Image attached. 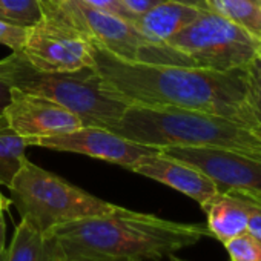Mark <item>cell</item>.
<instances>
[{
	"instance_id": "24",
	"label": "cell",
	"mask_w": 261,
	"mask_h": 261,
	"mask_svg": "<svg viewBox=\"0 0 261 261\" xmlns=\"http://www.w3.org/2000/svg\"><path fill=\"white\" fill-rule=\"evenodd\" d=\"M80 2L92 7V8H97V10H101V11H106L109 14H115V16H120L129 22H134V19L137 17L136 14L130 13L123 4L121 0H80Z\"/></svg>"
},
{
	"instance_id": "16",
	"label": "cell",
	"mask_w": 261,
	"mask_h": 261,
	"mask_svg": "<svg viewBox=\"0 0 261 261\" xmlns=\"http://www.w3.org/2000/svg\"><path fill=\"white\" fill-rule=\"evenodd\" d=\"M28 140L17 134L7 117L0 114V186L10 188L14 177L28 160Z\"/></svg>"
},
{
	"instance_id": "14",
	"label": "cell",
	"mask_w": 261,
	"mask_h": 261,
	"mask_svg": "<svg viewBox=\"0 0 261 261\" xmlns=\"http://www.w3.org/2000/svg\"><path fill=\"white\" fill-rule=\"evenodd\" d=\"M201 209L211 237L223 244L247 230V206L237 192H218Z\"/></svg>"
},
{
	"instance_id": "7",
	"label": "cell",
	"mask_w": 261,
	"mask_h": 261,
	"mask_svg": "<svg viewBox=\"0 0 261 261\" xmlns=\"http://www.w3.org/2000/svg\"><path fill=\"white\" fill-rule=\"evenodd\" d=\"M17 54L43 72H69L95 65L91 37L45 17L28 28L25 45Z\"/></svg>"
},
{
	"instance_id": "29",
	"label": "cell",
	"mask_w": 261,
	"mask_h": 261,
	"mask_svg": "<svg viewBox=\"0 0 261 261\" xmlns=\"http://www.w3.org/2000/svg\"><path fill=\"white\" fill-rule=\"evenodd\" d=\"M169 261H186V259L178 258V256H175V255H171V256H169Z\"/></svg>"
},
{
	"instance_id": "15",
	"label": "cell",
	"mask_w": 261,
	"mask_h": 261,
	"mask_svg": "<svg viewBox=\"0 0 261 261\" xmlns=\"http://www.w3.org/2000/svg\"><path fill=\"white\" fill-rule=\"evenodd\" d=\"M5 261H66L51 235L22 218L7 247Z\"/></svg>"
},
{
	"instance_id": "25",
	"label": "cell",
	"mask_w": 261,
	"mask_h": 261,
	"mask_svg": "<svg viewBox=\"0 0 261 261\" xmlns=\"http://www.w3.org/2000/svg\"><path fill=\"white\" fill-rule=\"evenodd\" d=\"M11 89H13V85L8 79L7 59H2L0 60V114H4L7 105L10 103Z\"/></svg>"
},
{
	"instance_id": "17",
	"label": "cell",
	"mask_w": 261,
	"mask_h": 261,
	"mask_svg": "<svg viewBox=\"0 0 261 261\" xmlns=\"http://www.w3.org/2000/svg\"><path fill=\"white\" fill-rule=\"evenodd\" d=\"M206 8L261 40V5L252 0H204Z\"/></svg>"
},
{
	"instance_id": "6",
	"label": "cell",
	"mask_w": 261,
	"mask_h": 261,
	"mask_svg": "<svg viewBox=\"0 0 261 261\" xmlns=\"http://www.w3.org/2000/svg\"><path fill=\"white\" fill-rule=\"evenodd\" d=\"M166 43L177 65L215 71L244 69L261 49V40L209 10Z\"/></svg>"
},
{
	"instance_id": "10",
	"label": "cell",
	"mask_w": 261,
	"mask_h": 261,
	"mask_svg": "<svg viewBox=\"0 0 261 261\" xmlns=\"http://www.w3.org/2000/svg\"><path fill=\"white\" fill-rule=\"evenodd\" d=\"M4 115L16 133L28 140L30 146L34 140L60 136L83 126L75 114L57 101L17 88L11 89Z\"/></svg>"
},
{
	"instance_id": "31",
	"label": "cell",
	"mask_w": 261,
	"mask_h": 261,
	"mask_svg": "<svg viewBox=\"0 0 261 261\" xmlns=\"http://www.w3.org/2000/svg\"><path fill=\"white\" fill-rule=\"evenodd\" d=\"M252 2H256V4H259V2H258V0H252ZM259 5H261V4H259Z\"/></svg>"
},
{
	"instance_id": "2",
	"label": "cell",
	"mask_w": 261,
	"mask_h": 261,
	"mask_svg": "<svg viewBox=\"0 0 261 261\" xmlns=\"http://www.w3.org/2000/svg\"><path fill=\"white\" fill-rule=\"evenodd\" d=\"M48 235L66 261H159L211 232L203 223H178L123 207L57 226Z\"/></svg>"
},
{
	"instance_id": "22",
	"label": "cell",
	"mask_w": 261,
	"mask_h": 261,
	"mask_svg": "<svg viewBox=\"0 0 261 261\" xmlns=\"http://www.w3.org/2000/svg\"><path fill=\"white\" fill-rule=\"evenodd\" d=\"M28 36V28L0 19V45L8 46L13 53H20Z\"/></svg>"
},
{
	"instance_id": "3",
	"label": "cell",
	"mask_w": 261,
	"mask_h": 261,
	"mask_svg": "<svg viewBox=\"0 0 261 261\" xmlns=\"http://www.w3.org/2000/svg\"><path fill=\"white\" fill-rule=\"evenodd\" d=\"M109 130L159 151L174 146H214L240 151L261 160L258 130L244 123L200 111L130 105Z\"/></svg>"
},
{
	"instance_id": "32",
	"label": "cell",
	"mask_w": 261,
	"mask_h": 261,
	"mask_svg": "<svg viewBox=\"0 0 261 261\" xmlns=\"http://www.w3.org/2000/svg\"><path fill=\"white\" fill-rule=\"evenodd\" d=\"M258 2H259V4H261V0H258Z\"/></svg>"
},
{
	"instance_id": "18",
	"label": "cell",
	"mask_w": 261,
	"mask_h": 261,
	"mask_svg": "<svg viewBox=\"0 0 261 261\" xmlns=\"http://www.w3.org/2000/svg\"><path fill=\"white\" fill-rule=\"evenodd\" d=\"M0 19L31 28L43 19L37 0H0Z\"/></svg>"
},
{
	"instance_id": "23",
	"label": "cell",
	"mask_w": 261,
	"mask_h": 261,
	"mask_svg": "<svg viewBox=\"0 0 261 261\" xmlns=\"http://www.w3.org/2000/svg\"><path fill=\"white\" fill-rule=\"evenodd\" d=\"M240 194L247 206V232L253 233L261 240V195H252L244 192Z\"/></svg>"
},
{
	"instance_id": "4",
	"label": "cell",
	"mask_w": 261,
	"mask_h": 261,
	"mask_svg": "<svg viewBox=\"0 0 261 261\" xmlns=\"http://www.w3.org/2000/svg\"><path fill=\"white\" fill-rule=\"evenodd\" d=\"M5 59L13 88L57 101L75 114L83 126L111 129L130 106L106 89L95 68H82L69 72H43L33 68L17 53H11Z\"/></svg>"
},
{
	"instance_id": "5",
	"label": "cell",
	"mask_w": 261,
	"mask_h": 261,
	"mask_svg": "<svg viewBox=\"0 0 261 261\" xmlns=\"http://www.w3.org/2000/svg\"><path fill=\"white\" fill-rule=\"evenodd\" d=\"M8 189L11 203L20 217L43 233L71 221L109 215L123 209L71 185L30 160L23 163Z\"/></svg>"
},
{
	"instance_id": "26",
	"label": "cell",
	"mask_w": 261,
	"mask_h": 261,
	"mask_svg": "<svg viewBox=\"0 0 261 261\" xmlns=\"http://www.w3.org/2000/svg\"><path fill=\"white\" fill-rule=\"evenodd\" d=\"M11 198L5 197L0 192V253H2L7 246H5V238H7V224H5V214L11 206Z\"/></svg>"
},
{
	"instance_id": "13",
	"label": "cell",
	"mask_w": 261,
	"mask_h": 261,
	"mask_svg": "<svg viewBox=\"0 0 261 261\" xmlns=\"http://www.w3.org/2000/svg\"><path fill=\"white\" fill-rule=\"evenodd\" d=\"M204 10L207 8L177 2V0H160L148 11L139 14L133 23L151 42L165 43L192 23Z\"/></svg>"
},
{
	"instance_id": "20",
	"label": "cell",
	"mask_w": 261,
	"mask_h": 261,
	"mask_svg": "<svg viewBox=\"0 0 261 261\" xmlns=\"http://www.w3.org/2000/svg\"><path fill=\"white\" fill-rule=\"evenodd\" d=\"M247 85V106L253 118L255 129L261 134V49L244 68Z\"/></svg>"
},
{
	"instance_id": "1",
	"label": "cell",
	"mask_w": 261,
	"mask_h": 261,
	"mask_svg": "<svg viewBox=\"0 0 261 261\" xmlns=\"http://www.w3.org/2000/svg\"><path fill=\"white\" fill-rule=\"evenodd\" d=\"M94 59V68L106 89L129 105L200 111L255 129L247 106L244 69L215 71L185 65L134 62L117 57L95 43Z\"/></svg>"
},
{
	"instance_id": "21",
	"label": "cell",
	"mask_w": 261,
	"mask_h": 261,
	"mask_svg": "<svg viewBox=\"0 0 261 261\" xmlns=\"http://www.w3.org/2000/svg\"><path fill=\"white\" fill-rule=\"evenodd\" d=\"M224 247L230 261H261V240L247 230L224 243Z\"/></svg>"
},
{
	"instance_id": "9",
	"label": "cell",
	"mask_w": 261,
	"mask_h": 261,
	"mask_svg": "<svg viewBox=\"0 0 261 261\" xmlns=\"http://www.w3.org/2000/svg\"><path fill=\"white\" fill-rule=\"evenodd\" d=\"M31 146L82 154L112 165H118L124 169H127L143 155L159 151L151 146L126 140L109 129L97 126H80L60 136L39 139L34 140Z\"/></svg>"
},
{
	"instance_id": "27",
	"label": "cell",
	"mask_w": 261,
	"mask_h": 261,
	"mask_svg": "<svg viewBox=\"0 0 261 261\" xmlns=\"http://www.w3.org/2000/svg\"><path fill=\"white\" fill-rule=\"evenodd\" d=\"M159 2L160 0H121V4L136 16L143 14L145 11H148L151 7H154Z\"/></svg>"
},
{
	"instance_id": "30",
	"label": "cell",
	"mask_w": 261,
	"mask_h": 261,
	"mask_svg": "<svg viewBox=\"0 0 261 261\" xmlns=\"http://www.w3.org/2000/svg\"><path fill=\"white\" fill-rule=\"evenodd\" d=\"M5 259H7V249L2 253H0V261H5Z\"/></svg>"
},
{
	"instance_id": "19",
	"label": "cell",
	"mask_w": 261,
	"mask_h": 261,
	"mask_svg": "<svg viewBox=\"0 0 261 261\" xmlns=\"http://www.w3.org/2000/svg\"><path fill=\"white\" fill-rule=\"evenodd\" d=\"M43 17L85 33L75 0H37ZM86 34V33H85ZM88 36V34H86ZM89 37V36H88Z\"/></svg>"
},
{
	"instance_id": "8",
	"label": "cell",
	"mask_w": 261,
	"mask_h": 261,
	"mask_svg": "<svg viewBox=\"0 0 261 261\" xmlns=\"http://www.w3.org/2000/svg\"><path fill=\"white\" fill-rule=\"evenodd\" d=\"M160 152L198 169L215 183L218 192L261 195V160L247 154L214 146H174Z\"/></svg>"
},
{
	"instance_id": "28",
	"label": "cell",
	"mask_w": 261,
	"mask_h": 261,
	"mask_svg": "<svg viewBox=\"0 0 261 261\" xmlns=\"http://www.w3.org/2000/svg\"><path fill=\"white\" fill-rule=\"evenodd\" d=\"M177 2H183V4H189V5H195V7L206 8L204 0H177Z\"/></svg>"
},
{
	"instance_id": "12",
	"label": "cell",
	"mask_w": 261,
	"mask_h": 261,
	"mask_svg": "<svg viewBox=\"0 0 261 261\" xmlns=\"http://www.w3.org/2000/svg\"><path fill=\"white\" fill-rule=\"evenodd\" d=\"M127 171L163 183L192 198L200 206H204L214 195L218 194L215 183L198 169L168 157L160 151L143 155L136 163L130 165Z\"/></svg>"
},
{
	"instance_id": "11",
	"label": "cell",
	"mask_w": 261,
	"mask_h": 261,
	"mask_svg": "<svg viewBox=\"0 0 261 261\" xmlns=\"http://www.w3.org/2000/svg\"><path fill=\"white\" fill-rule=\"evenodd\" d=\"M85 27V33L91 40L109 51L111 54L134 62H143L154 42L146 39L133 22L120 16L92 8L80 0H75Z\"/></svg>"
}]
</instances>
